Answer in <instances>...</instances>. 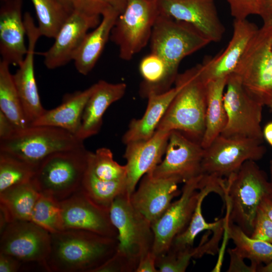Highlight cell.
I'll list each match as a JSON object with an SVG mask.
<instances>
[{"label": "cell", "instance_id": "2e32d148", "mask_svg": "<svg viewBox=\"0 0 272 272\" xmlns=\"http://www.w3.org/2000/svg\"><path fill=\"white\" fill-rule=\"evenodd\" d=\"M63 229H76L117 238L118 232L110 217L109 210L95 203L81 188L60 201Z\"/></svg>", "mask_w": 272, "mask_h": 272}, {"label": "cell", "instance_id": "f35d334b", "mask_svg": "<svg viewBox=\"0 0 272 272\" xmlns=\"http://www.w3.org/2000/svg\"><path fill=\"white\" fill-rule=\"evenodd\" d=\"M234 19L244 20L252 15L261 16L266 5L265 0H227Z\"/></svg>", "mask_w": 272, "mask_h": 272}, {"label": "cell", "instance_id": "d6a6232c", "mask_svg": "<svg viewBox=\"0 0 272 272\" xmlns=\"http://www.w3.org/2000/svg\"><path fill=\"white\" fill-rule=\"evenodd\" d=\"M81 189L95 203L109 210L114 200L119 195L127 192L126 179L119 181L101 180L87 169Z\"/></svg>", "mask_w": 272, "mask_h": 272}, {"label": "cell", "instance_id": "4dcf8cb0", "mask_svg": "<svg viewBox=\"0 0 272 272\" xmlns=\"http://www.w3.org/2000/svg\"><path fill=\"white\" fill-rule=\"evenodd\" d=\"M139 71L143 78L139 92L143 98H147L151 94L166 92L174 83L169 75L164 61L155 53L151 52L143 58Z\"/></svg>", "mask_w": 272, "mask_h": 272}, {"label": "cell", "instance_id": "5b68a950", "mask_svg": "<svg viewBox=\"0 0 272 272\" xmlns=\"http://www.w3.org/2000/svg\"><path fill=\"white\" fill-rule=\"evenodd\" d=\"M149 42L151 52L163 60L175 82L182 60L211 42L190 24L159 14Z\"/></svg>", "mask_w": 272, "mask_h": 272}, {"label": "cell", "instance_id": "30bf717a", "mask_svg": "<svg viewBox=\"0 0 272 272\" xmlns=\"http://www.w3.org/2000/svg\"><path fill=\"white\" fill-rule=\"evenodd\" d=\"M223 101L227 122L221 134L263 141L260 124L264 105L247 92L239 77L234 73L227 78Z\"/></svg>", "mask_w": 272, "mask_h": 272}, {"label": "cell", "instance_id": "d590c367", "mask_svg": "<svg viewBox=\"0 0 272 272\" xmlns=\"http://www.w3.org/2000/svg\"><path fill=\"white\" fill-rule=\"evenodd\" d=\"M88 169L97 178L106 181H119L126 179L125 165H121L113 159L111 151L107 148L98 149L91 152Z\"/></svg>", "mask_w": 272, "mask_h": 272}, {"label": "cell", "instance_id": "b9f144b4", "mask_svg": "<svg viewBox=\"0 0 272 272\" xmlns=\"http://www.w3.org/2000/svg\"><path fill=\"white\" fill-rule=\"evenodd\" d=\"M110 5L108 0H75V8H79L88 13L102 16Z\"/></svg>", "mask_w": 272, "mask_h": 272}, {"label": "cell", "instance_id": "e575fe53", "mask_svg": "<svg viewBox=\"0 0 272 272\" xmlns=\"http://www.w3.org/2000/svg\"><path fill=\"white\" fill-rule=\"evenodd\" d=\"M35 170L28 163L0 152V192L31 181Z\"/></svg>", "mask_w": 272, "mask_h": 272}, {"label": "cell", "instance_id": "603a6c76", "mask_svg": "<svg viewBox=\"0 0 272 272\" xmlns=\"http://www.w3.org/2000/svg\"><path fill=\"white\" fill-rule=\"evenodd\" d=\"M126 85L124 83H111L100 80L85 105L80 129L76 137L84 141L97 134L102 126L103 116L107 108L124 95Z\"/></svg>", "mask_w": 272, "mask_h": 272}, {"label": "cell", "instance_id": "8d00e7d4", "mask_svg": "<svg viewBox=\"0 0 272 272\" xmlns=\"http://www.w3.org/2000/svg\"><path fill=\"white\" fill-rule=\"evenodd\" d=\"M30 221L50 233L62 230L60 201L41 193L32 210Z\"/></svg>", "mask_w": 272, "mask_h": 272}, {"label": "cell", "instance_id": "f907efd6", "mask_svg": "<svg viewBox=\"0 0 272 272\" xmlns=\"http://www.w3.org/2000/svg\"><path fill=\"white\" fill-rule=\"evenodd\" d=\"M111 6L117 10L120 13L124 10L126 6V0H108Z\"/></svg>", "mask_w": 272, "mask_h": 272}, {"label": "cell", "instance_id": "7402d4cb", "mask_svg": "<svg viewBox=\"0 0 272 272\" xmlns=\"http://www.w3.org/2000/svg\"><path fill=\"white\" fill-rule=\"evenodd\" d=\"M0 9V54L1 60L19 65L24 59L27 46L26 29L22 16L23 0H2Z\"/></svg>", "mask_w": 272, "mask_h": 272}, {"label": "cell", "instance_id": "f1b7e54d", "mask_svg": "<svg viewBox=\"0 0 272 272\" xmlns=\"http://www.w3.org/2000/svg\"><path fill=\"white\" fill-rule=\"evenodd\" d=\"M40 193L32 180L0 192V212L9 223L16 220H30L34 206Z\"/></svg>", "mask_w": 272, "mask_h": 272}, {"label": "cell", "instance_id": "6da1fadb", "mask_svg": "<svg viewBox=\"0 0 272 272\" xmlns=\"http://www.w3.org/2000/svg\"><path fill=\"white\" fill-rule=\"evenodd\" d=\"M43 267L49 272H94L116 252L117 238L92 232L63 229L50 233Z\"/></svg>", "mask_w": 272, "mask_h": 272}, {"label": "cell", "instance_id": "816d5d0a", "mask_svg": "<svg viewBox=\"0 0 272 272\" xmlns=\"http://www.w3.org/2000/svg\"><path fill=\"white\" fill-rule=\"evenodd\" d=\"M67 9L72 13L74 9L75 0H58Z\"/></svg>", "mask_w": 272, "mask_h": 272}, {"label": "cell", "instance_id": "91938a15", "mask_svg": "<svg viewBox=\"0 0 272 272\" xmlns=\"http://www.w3.org/2000/svg\"><path fill=\"white\" fill-rule=\"evenodd\" d=\"M2 1V0H1Z\"/></svg>", "mask_w": 272, "mask_h": 272}, {"label": "cell", "instance_id": "83f0119b", "mask_svg": "<svg viewBox=\"0 0 272 272\" xmlns=\"http://www.w3.org/2000/svg\"><path fill=\"white\" fill-rule=\"evenodd\" d=\"M227 78L210 81L206 83L207 108L205 129L200 141L203 149L209 147L224 129L227 122L223 96Z\"/></svg>", "mask_w": 272, "mask_h": 272}, {"label": "cell", "instance_id": "6f0895ef", "mask_svg": "<svg viewBox=\"0 0 272 272\" xmlns=\"http://www.w3.org/2000/svg\"><path fill=\"white\" fill-rule=\"evenodd\" d=\"M267 3L272 4V2H270V3Z\"/></svg>", "mask_w": 272, "mask_h": 272}, {"label": "cell", "instance_id": "1f68e13d", "mask_svg": "<svg viewBox=\"0 0 272 272\" xmlns=\"http://www.w3.org/2000/svg\"><path fill=\"white\" fill-rule=\"evenodd\" d=\"M7 62L0 61V111L14 124L18 129L29 126L16 88L13 75Z\"/></svg>", "mask_w": 272, "mask_h": 272}, {"label": "cell", "instance_id": "bcb514c9", "mask_svg": "<svg viewBox=\"0 0 272 272\" xmlns=\"http://www.w3.org/2000/svg\"><path fill=\"white\" fill-rule=\"evenodd\" d=\"M17 130V128L12 121L0 111V140L11 137Z\"/></svg>", "mask_w": 272, "mask_h": 272}, {"label": "cell", "instance_id": "f5cc1de1", "mask_svg": "<svg viewBox=\"0 0 272 272\" xmlns=\"http://www.w3.org/2000/svg\"><path fill=\"white\" fill-rule=\"evenodd\" d=\"M258 272H272V262L264 266H259L257 270Z\"/></svg>", "mask_w": 272, "mask_h": 272}, {"label": "cell", "instance_id": "4316f807", "mask_svg": "<svg viewBox=\"0 0 272 272\" xmlns=\"http://www.w3.org/2000/svg\"><path fill=\"white\" fill-rule=\"evenodd\" d=\"M177 92L176 87L161 94H151L148 97V104L143 116L132 119L122 141L126 145L129 142L145 140L151 138Z\"/></svg>", "mask_w": 272, "mask_h": 272}, {"label": "cell", "instance_id": "8992f818", "mask_svg": "<svg viewBox=\"0 0 272 272\" xmlns=\"http://www.w3.org/2000/svg\"><path fill=\"white\" fill-rule=\"evenodd\" d=\"M83 145V141L64 129L50 126L29 125L17 130L7 139L0 140V152L36 168L52 154Z\"/></svg>", "mask_w": 272, "mask_h": 272}, {"label": "cell", "instance_id": "11a10c76", "mask_svg": "<svg viewBox=\"0 0 272 272\" xmlns=\"http://www.w3.org/2000/svg\"><path fill=\"white\" fill-rule=\"evenodd\" d=\"M267 106L269 108L270 111L272 112V99L268 102Z\"/></svg>", "mask_w": 272, "mask_h": 272}, {"label": "cell", "instance_id": "836d02e7", "mask_svg": "<svg viewBox=\"0 0 272 272\" xmlns=\"http://www.w3.org/2000/svg\"><path fill=\"white\" fill-rule=\"evenodd\" d=\"M41 36L55 38L71 13L58 0H31Z\"/></svg>", "mask_w": 272, "mask_h": 272}, {"label": "cell", "instance_id": "9f6ffc18", "mask_svg": "<svg viewBox=\"0 0 272 272\" xmlns=\"http://www.w3.org/2000/svg\"><path fill=\"white\" fill-rule=\"evenodd\" d=\"M266 3H270L272 2V0H265Z\"/></svg>", "mask_w": 272, "mask_h": 272}, {"label": "cell", "instance_id": "5bb4252c", "mask_svg": "<svg viewBox=\"0 0 272 272\" xmlns=\"http://www.w3.org/2000/svg\"><path fill=\"white\" fill-rule=\"evenodd\" d=\"M204 149L180 131L170 134L164 159L150 173L157 178L185 183L202 175Z\"/></svg>", "mask_w": 272, "mask_h": 272}, {"label": "cell", "instance_id": "4fadbf2b", "mask_svg": "<svg viewBox=\"0 0 272 272\" xmlns=\"http://www.w3.org/2000/svg\"><path fill=\"white\" fill-rule=\"evenodd\" d=\"M50 247V233L30 220L11 222L1 232L0 252L23 263H37L43 267Z\"/></svg>", "mask_w": 272, "mask_h": 272}, {"label": "cell", "instance_id": "ac0fdd59", "mask_svg": "<svg viewBox=\"0 0 272 272\" xmlns=\"http://www.w3.org/2000/svg\"><path fill=\"white\" fill-rule=\"evenodd\" d=\"M26 35L28 39L27 54L13 75L23 109L29 125L45 111L42 105L35 78L34 56L36 44L41 36L30 13L24 15Z\"/></svg>", "mask_w": 272, "mask_h": 272}, {"label": "cell", "instance_id": "7dc6e473", "mask_svg": "<svg viewBox=\"0 0 272 272\" xmlns=\"http://www.w3.org/2000/svg\"><path fill=\"white\" fill-rule=\"evenodd\" d=\"M260 17L263 22L262 27L272 30V4L266 3L265 10Z\"/></svg>", "mask_w": 272, "mask_h": 272}, {"label": "cell", "instance_id": "74e56055", "mask_svg": "<svg viewBox=\"0 0 272 272\" xmlns=\"http://www.w3.org/2000/svg\"><path fill=\"white\" fill-rule=\"evenodd\" d=\"M195 255L193 246L182 249L169 248L166 252L156 257V267L158 272H184Z\"/></svg>", "mask_w": 272, "mask_h": 272}, {"label": "cell", "instance_id": "c3c4849f", "mask_svg": "<svg viewBox=\"0 0 272 272\" xmlns=\"http://www.w3.org/2000/svg\"><path fill=\"white\" fill-rule=\"evenodd\" d=\"M259 207L272 221V197L268 194H266L262 197Z\"/></svg>", "mask_w": 272, "mask_h": 272}, {"label": "cell", "instance_id": "f546056e", "mask_svg": "<svg viewBox=\"0 0 272 272\" xmlns=\"http://www.w3.org/2000/svg\"><path fill=\"white\" fill-rule=\"evenodd\" d=\"M225 232L235 246L231 248L233 251L242 258L250 260L251 264L258 268L261 263L267 264L272 262L271 243L252 238L227 219Z\"/></svg>", "mask_w": 272, "mask_h": 272}, {"label": "cell", "instance_id": "3957f363", "mask_svg": "<svg viewBox=\"0 0 272 272\" xmlns=\"http://www.w3.org/2000/svg\"><path fill=\"white\" fill-rule=\"evenodd\" d=\"M226 180V218L250 236L260 201L268 194L269 181L266 174L252 160L244 162Z\"/></svg>", "mask_w": 272, "mask_h": 272}, {"label": "cell", "instance_id": "8fae6325", "mask_svg": "<svg viewBox=\"0 0 272 272\" xmlns=\"http://www.w3.org/2000/svg\"><path fill=\"white\" fill-rule=\"evenodd\" d=\"M263 141L246 138H229L220 134L204 149L202 174L228 178L247 161L260 160L266 153Z\"/></svg>", "mask_w": 272, "mask_h": 272}, {"label": "cell", "instance_id": "d4e9b609", "mask_svg": "<svg viewBox=\"0 0 272 272\" xmlns=\"http://www.w3.org/2000/svg\"><path fill=\"white\" fill-rule=\"evenodd\" d=\"M119 14L110 6L102 14L99 24L86 35L73 59L77 70L81 74L87 75L94 67Z\"/></svg>", "mask_w": 272, "mask_h": 272}, {"label": "cell", "instance_id": "44dd1931", "mask_svg": "<svg viewBox=\"0 0 272 272\" xmlns=\"http://www.w3.org/2000/svg\"><path fill=\"white\" fill-rule=\"evenodd\" d=\"M178 184L176 179L157 178L148 173L130 196L131 203L152 224L166 211L172 200L181 194Z\"/></svg>", "mask_w": 272, "mask_h": 272}, {"label": "cell", "instance_id": "cb8c5ba5", "mask_svg": "<svg viewBox=\"0 0 272 272\" xmlns=\"http://www.w3.org/2000/svg\"><path fill=\"white\" fill-rule=\"evenodd\" d=\"M95 84L84 91L65 95L57 107L46 110L30 125H46L64 129L76 136L82 123L86 103L93 92Z\"/></svg>", "mask_w": 272, "mask_h": 272}, {"label": "cell", "instance_id": "7c38bea8", "mask_svg": "<svg viewBox=\"0 0 272 272\" xmlns=\"http://www.w3.org/2000/svg\"><path fill=\"white\" fill-rule=\"evenodd\" d=\"M203 178L202 174L184 183L179 198L151 224L154 235L152 251L156 257L166 252L174 238L188 226L197 205L199 189L206 183Z\"/></svg>", "mask_w": 272, "mask_h": 272}, {"label": "cell", "instance_id": "9a60e30c", "mask_svg": "<svg viewBox=\"0 0 272 272\" xmlns=\"http://www.w3.org/2000/svg\"><path fill=\"white\" fill-rule=\"evenodd\" d=\"M101 16L75 8L54 38L53 45L41 53L45 66L55 69L73 60L88 30L99 24Z\"/></svg>", "mask_w": 272, "mask_h": 272}, {"label": "cell", "instance_id": "681fc988", "mask_svg": "<svg viewBox=\"0 0 272 272\" xmlns=\"http://www.w3.org/2000/svg\"><path fill=\"white\" fill-rule=\"evenodd\" d=\"M262 133L263 138L272 148V121L264 126Z\"/></svg>", "mask_w": 272, "mask_h": 272}, {"label": "cell", "instance_id": "9c48e42d", "mask_svg": "<svg viewBox=\"0 0 272 272\" xmlns=\"http://www.w3.org/2000/svg\"><path fill=\"white\" fill-rule=\"evenodd\" d=\"M271 43L272 30L262 27L234 73L247 92L263 105L272 99Z\"/></svg>", "mask_w": 272, "mask_h": 272}, {"label": "cell", "instance_id": "ee69618b", "mask_svg": "<svg viewBox=\"0 0 272 272\" xmlns=\"http://www.w3.org/2000/svg\"><path fill=\"white\" fill-rule=\"evenodd\" d=\"M24 263L17 258L0 252V272H17Z\"/></svg>", "mask_w": 272, "mask_h": 272}, {"label": "cell", "instance_id": "ab89813d", "mask_svg": "<svg viewBox=\"0 0 272 272\" xmlns=\"http://www.w3.org/2000/svg\"><path fill=\"white\" fill-rule=\"evenodd\" d=\"M250 237L272 244V221L259 206Z\"/></svg>", "mask_w": 272, "mask_h": 272}, {"label": "cell", "instance_id": "f6af8a7d", "mask_svg": "<svg viewBox=\"0 0 272 272\" xmlns=\"http://www.w3.org/2000/svg\"><path fill=\"white\" fill-rule=\"evenodd\" d=\"M156 262V256L151 251L141 259L135 272H158Z\"/></svg>", "mask_w": 272, "mask_h": 272}, {"label": "cell", "instance_id": "ba28073f", "mask_svg": "<svg viewBox=\"0 0 272 272\" xmlns=\"http://www.w3.org/2000/svg\"><path fill=\"white\" fill-rule=\"evenodd\" d=\"M159 14L156 0H126L110 36L118 47L122 59L130 60L150 42Z\"/></svg>", "mask_w": 272, "mask_h": 272}, {"label": "cell", "instance_id": "484cf974", "mask_svg": "<svg viewBox=\"0 0 272 272\" xmlns=\"http://www.w3.org/2000/svg\"><path fill=\"white\" fill-rule=\"evenodd\" d=\"M225 187V179L208 177L206 184L199 189L197 205L188 226L174 238L170 248L182 249L193 247L195 237L200 232L205 230L214 232L225 228L226 217L214 223H207L202 216L201 207L205 198L211 192L219 194L224 199Z\"/></svg>", "mask_w": 272, "mask_h": 272}, {"label": "cell", "instance_id": "52a82bcc", "mask_svg": "<svg viewBox=\"0 0 272 272\" xmlns=\"http://www.w3.org/2000/svg\"><path fill=\"white\" fill-rule=\"evenodd\" d=\"M109 215L118 232L116 252L135 272L141 259L152 251L154 235L151 223L134 208L127 192L114 200Z\"/></svg>", "mask_w": 272, "mask_h": 272}, {"label": "cell", "instance_id": "d6986e66", "mask_svg": "<svg viewBox=\"0 0 272 272\" xmlns=\"http://www.w3.org/2000/svg\"><path fill=\"white\" fill-rule=\"evenodd\" d=\"M259 29L254 23L247 19H234L232 36L225 49L199 64L203 82L207 83L234 73Z\"/></svg>", "mask_w": 272, "mask_h": 272}, {"label": "cell", "instance_id": "db71d44e", "mask_svg": "<svg viewBox=\"0 0 272 272\" xmlns=\"http://www.w3.org/2000/svg\"><path fill=\"white\" fill-rule=\"evenodd\" d=\"M270 181L268 188V194L272 197V159L269 162Z\"/></svg>", "mask_w": 272, "mask_h": 272}, {"label": "cell", "instance_id": "277c9868", "mask_svg": "<svg viewBox=\"0 0 272 272\" xmlns=\"http://www.w3.org/2000/svg\"><path fill=\"white\" fill-rule=\"evenodd\" d=\"M91 151L84 146L52 154L37 166L32 181L40 193L61 201L81 188Z\"/></svg>", "mask_w": 272, "mask_h": 272}, {"label": "cell", "instance_id": "60d3db41", "mask_svg": "<svg viewBox=\"0 0 272 272\" xmlns=\"http://www.w3.org/2000/svg\"><path fill=\"white\" fill-rule=\"evenodd\" d=\"M94 272H134L132 268L117 252Z\"/></svg>", "mask_w": 272, "mask_h": 272}, {"label": "cell", "instance_id": "7bdbcfd3", "mask_svg": "<svg viewBox=\"0 0 272 272\" xmlns=\"http://www.w3.org/2000/svg\"><path fill=\"white\" fill-rule=\"evenodd\" d=\"M230 263L227 271H257V267L252 264L249 267L243 262L244 259L234 253L231 248L228 250Z\"/></svg>", "mask_w": 272, "mask_h": 272}, {"label": "cell", "instance_id": "e0dca14e", "mask_svg": "<svg viewBox=\"0 0 272 272\" xmlns=\"http://www.w3.org/2000/svg\"><path fill=\"white\" fill-rule=\"evenodd\" d=\"M160 14L187 23L211 42L220 41L225 32L214 0H156Z\"/></svg>", "mask_w": 272, "mask_h": 272}, {"label": "cell", "instance_id": "680465c9", "mask_svg": "<svg viewBox=\"0 0 272 272\" xmlns=\"http://www.w3.org/2000/svg\"><path fill=\"white\" fill-rule=\"evenodd\" d=\"M271 48H272V43H271Z\"/></svg>", "mask_w": 272, "mask_h": 272}, {"label": "cell", "instance_id": "ffe728a7", "mask_svg": "<svg viewBox=\"0 0 272 272\" xmlns=\"http://www.w3.org/2000/svg\"><path fill=\"white\" fill-rule=\"evenodd\" d=\"M171 132L156 130L149 139L126 144L123 155L126 161L127 193L130 197L143 176L152 172L162 161Z\"/></svg>", "mask_w": 272, "mask_h": 272}, {"label": "cell", "instance_id": "7a4b0ae2", "mask_svg": "<svg viewBox=\"0 0 272 272\" xmlns=\"http://www.w3.org/2000/svg\"><path fill=\"white\" fill-rule=\"evenodd\" d=\"M174 84L177 92L156 130H177L200 144L205 129L207 90L199 64L178 74Z\"/></svg>", "mask_w": 272, "mask_h": 272}]
</instances>
